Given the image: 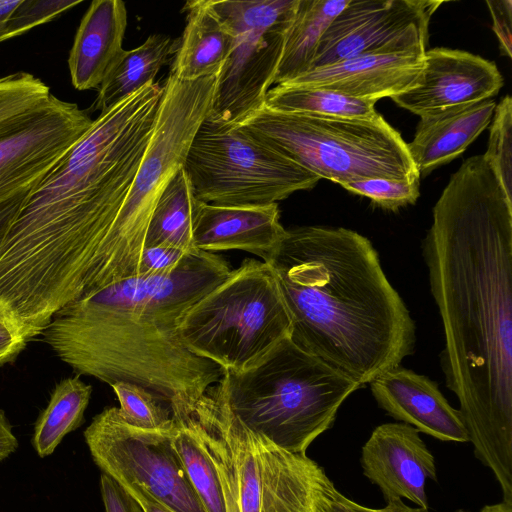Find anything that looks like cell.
<instances>
[{"label": "cell", "instance_id": "20", "mask_svg": "<svg viewBox=\"0 0 512 512\" xmlns=\"http://www.w3.org/2000/svg\"><path fill=\"white\" fill-rule=\"evenodd\" d=\"M127 10L121 0H94L85 12L69 52L68 67L76 90L99 88L122 52Z\"/></svg>", "mask_w": 512, "mask_h": 512}, {"label": "cell", "instance_id": "28", "mask_svg": "<svg viewBox=\"0 0 512 512\" xmlns=\"http://www.w3.org/2000/svg\"><path fill=\"white\" fill-rule=\"evenodd\" d=\"M265 105L271 109L325 118L373 119L375 102L329 89L279 84L271 88Z\"/></svg>", "mask_w": 512, "mask_h": 512}, {"label": "cell", "instance_id": "43", "mask_svg": "<svg viewBox=\"0 0 512 512\" xmlns=\"http://www.w3.org/2000/svg\"><path fill=\"white\" fill-rule=\"evenodd\" d=\"M480 512H512V504L501 502L493 505H486Z\"/></svg>", "mask_w": 512, "mask_h": 512}, {"label": "cell", "instance_id": "14", "mask_svg": "<svg viewBox=\"0 0 512 512\" xmlns=\"http://www.w3.org/2000/svg\"><path fill=\"white\" fill-rule=\"evenodd\" d=\"M93 120L76 103L51 95L0 127V203L30 191L87 132Z\"/></svg>", "mask_w": 512, "mask_h": 512}, {"label": "cell", "instance_id": "25", "mask_svg": "<svg viewBox=\"0 0 512 512\" xmlns=\"http://www.w3.org/2000/svg\"><path fill=\"white\" fill-rule=\"evenodd\" d=\"M349 0H299L274 77L279 85L312 69L320 39Z\"/></svg>", "mask_w": 512, "mask_h": 512}, {"label": "cell", "instance_id": "27", "mask_svg": "<svg viewBox=\"0 0 512 512\" xmlns=\"http://www.w3.org/2000/svg\"><path fill=\"white\" fill-rule=\"evenodd\" d=\"M91 394L92 386L79 375L56 384L34 426L31 443L40 457L51 455L68 433L82 425Z\"/></svg>", "mask_w": 512, "mask_h": 512}, {"label": "cell", "instance_id": "35", "mask_svg": "<svg viewBox=\"0 0 512 512\" xmlns=\"http://www.w3.org/2000/svg\"><path fill=\"white\" fill-rule=\"evenodd\" d=\"M189 252L163 245L147 247L140 260L138 276L153 277L169 274L179 266Z\"/></svg>", "mask_w": 512, "mask_h": 512}, {"label": "cell", "instance_id": "22", "mask_svg": "<svg viewBox=\"0 0 512 512\" xmlns=\"http://www.w3.org/2000/svg\"><path fill=\"white\" fill-rule=\"evenodd\" d=\"M186 26L176 48L170 75L196 80L217 75L232 45V32L210 0L186 2Z\"/></svg>", "mask_w": 512, "mask_h": 512}, {"label": "cell", "instance_id": "33", "mask_svg": "<svg viewBox=\"0 0 512 512\" xmlns=\"http://www.w3.org/2000/svg\"><path fill=\"white\" fill-rule=\"evenodd\" d=\"M81 2V0H21L6 23L1 42L45 24Z\"/></svg>", "mask_w": 512, "mask_h": 512}, {"label": "cell", "instance_id": "31", "mask_svg": "<svg viewBox=\"0 0 512 512\" xmlns=\"http://www.w3.org/2000/svg\"><path fill=\"white\" fill-rule=\"evenodd\" d=\"M51 95L50 88L31 73L0 77V127L42 106Z\"/></svg>", "mask_w": 512, "mask_h": 512}, {"label": "cell", "instance_id": "1", "mask_svg": "<svg viewBox=\"0 0 512 512\" xmlns=\"http://www.w3.org/2000/svg\"><path fill=\"white\" fill-rule=\"evenodd\" d=\"M440 313V365L474 455L512 500V200L483 155L467 158L422 242Z\"/></svg>", "mask_w": 512, "mask_h": 512}, {"label": "cell", "instance_id": "6", "mask_svg": "<svg viewBox=\"0 0 512 512\" xmlns=\"http://www.w3.org/2000/svg\"><path fill=\"white\" fill-rule=\"evenodd\" d=\"M237 126L319 179L341 186L371 178L420 179L407 143L380 114L373 119L325 118L264 105Z\"/></svg>", "mask_w": 512, "mask_h": 512}, {"label": "cell", "instance_id": "23", "mask_svg": "<svg viewBox=\"0 0 512 512\" xmlns=\"http://www.w3.org/2000/svg\"><path fill=\"white\" fill-rule=\"evenodd\" d=\"M173 419L174 448L206 512H239L217 460L191 413Z\"/></svg>", "mask_w": 512, "mask_h": 512}, {"label": "cell", "instance_id": "42", "mask_svg": "<svg viewBox=\"0 0 512 512\" xmlns=\"http://www.w3.org/2000/svg\"><path fill=\"white\" fill-rule=\"evenodd\" d=\"M20 2L21 0H0V43L5 31L6 23Z\"/></svg>", "mask_w": 512, "mask_h": 512}, {"label": "cell", "instance_id": "21", "mask_svg": "<svg viewBox=\"0 0 512 512\" xmlns=\"http://www.w3.org/2000/svg\"><path fill=\"white\" fill-rule=\"evenodd\" d=\"M496 102L487 99L420 118L408 153L419 175L447 164L461 155L488 127Z\"/></svg>", "mask_w": 512, "mask_h": 512}, {"label": "cell", "instance_id": "4", "mask_svg": "<svg viewBox=\"0 0 512 512\" xmlns=\"http://www.w3.org/2000/svg\"><path fill=\"white\" fill-rule=\"evenodd\" d=\"M268 264L291 317L290 339L341 374L363 386L414 352L415 322L367 237L296 227Z\"/></svg>", "mask_w": 512, "mask_h": 512}, {"label": "cell", "instance_id": "37", "mask_svg": "<svg viewBox=\"0 0 512 512\" xmlns=\"http://www.w3.org/2000/svg\"><path fill=\"white\" fill-rule=\"evenodd\" d=\"M486 4L492 16L493 31L498 39L501 54L512 57V1L488 0Z\"/></svg>", "mask_w": 512, "mask_h": 512}, {"label": "cell", "instance_id": "13", "mask_svg": "<svg viewBox=\"0 0 512 512\" xmlns=\"http://www.w3.org/2000/svg\"><path fill=\"white\" fill-rule=\"evenodd\" d=\"M441 1L349 0L320 39L312 69L368 53L426 49Z\"/></svg>", "mask_w": 512, "mask_h": 512}, {"label": "cell", "instance_id": "30", "mask_svg": "<svg viewBox=\"0 0 512 512\" xmlns=\"http://www.w3.org/2000/svg\"><path fill=\"white\" fill-rule=\"evenodd\" d=\"M485 161L506 196L512 200V99L504 96L496 104L491 119Z\"/></svg>", "mask_w": 512, "mask_h": 512}, {"label": "cell", "instance_id": "8", "mask_svg": "<svg viewBox=\"0 0 512 512\" xmlns=\"http://www.w3.org/2000/svg\"><path fill=\"white\" fill-rule=\"evenodd\" d=\"M191 415L239 512H314L328 478L314 460L280 448L248 429L209 390Z\"/></svg>", "mask_w": 512, "mask_h": 512}, {"label": "cell", "instance_id": "16", "mask_svg": "<svg viewBox=\"0 0 512 512\" xmlns=\"http://www.w3.org/2000/svg\"><path fill=\"white\" fill-rule=\"evenodd\" d=\"M360 464L386 503L405 498L428 509L426 482L437 481L436 463L413 426L402 422L377 426L361 449Z\"/></svg>", "mask_w": 512, "mask_h": 512}, {"label": "cell", "instance_id": "9", "mask_svg": "<svg viewBox=\"0 0 512 512\" xmlns=\"http://www.w3.org/2000/svg\"><path fill=\"white\" fill-rule=\"evenodd\" d=\"M195 198L218 206H264L313 188L317 176L235 124H200L183 166Z\"/></svg>", "mask_w": 512, "mask_h": 512}, {"label": "cell", "instance_id": "26", "mask_svg": "<svg viewBox=\"0 0 512 512\" xmlns=\"http://www.w3.org/2000/svg\"><path fill=\"white\" fill-rule=\"evenodd\" d=\"M198 202L184 168L180 169L157 201L147 230L146 248L163 245L187 252L195 250L192 228Z\"/></svg>", "mask_w": 512, "mask_h": 512}, {"label": "cell", "instance_id": "5", "mask_svg": "<svg viewBox=\"0 0 512 512\" xmlns=\"http://www.w3.org/2000/svg\"><path fill=\"white\" fill-rule=\"evenodd\" d=\"M362 385L286 338L242 371L226 370L209 392L248 429L306 454Z\"/></svg>", "mask_w": 512, "mask_h": 512}, {"label": "cell", "instance_id": "17", "mask_svg": "<svg viewBox=\"0 0 512 512\" xmlns=\"http://www.w3.org/2000/svg\"><path fill=\"white\" fill-rule=\"evenodd\" d=\"M369 385L378 406L395 420L440 441H469L459 410L427 376L397 365Z\"/></svg>", "mask_w": 512, "mask_h": 512}, {"label": "cell", "instance_id": "34", "mask_svg": "<svg viewBox=\"0 0 512 512\" xmlns=\"http://www.w3.org/2000/svg\"><path fill=\"white\" fill-rule=\"evenodd\" d=\"M314 512H429L421 507L406 505L402 499H394L382 508H370L358 504L339 492L327 478L323 483L314 504Z\"/></svg>", "mask_w": 512, "mask_h": 512}, {"label": "cell", "instance_id": "29", "mask_svg": "<svg viewBox=\"0 0 512 512\" xmlns=\"http://www.w3.org/2000/svg\"><path fill=\"white\" fill-rule=\"evenodd\" d=\"M111 387L120 403V414L128 424L146 430L174 426L170 409L145 388L129 382H117Z\"/></svg>", "mask_w": 512, "mask_h": 512}, {"label": "cell", "instance_id": "39", "mask_svg": "<svg viewBox=\"0 0 512 512\" xmlns=\"http://www.w3.org/2000/svg\"><path fill=\"white\" fill-rule=\"evenodd\" d=\"M28 192H22L0 203V245L15 221Z\"/></svg>", "mask_w": 512, "mask_h": 512}, {"label": "cell", "instance_id": "15", "mask_svg": "<svg viewBox=\"0 0 512 512\" xmlns=\"http://www.w3.org/2000/svg\"><path fill=\"white\" fill-rule=\"evenodd\" d=\"M503 84L494 62L467 51L436 47L425 51L413 85L391 99L421 118L491 99Z\"/></svg>", "mask_w": 512, "mask_h": 512}, {"label": "cell", "instance_id": "7", "mask_svg": "<svg viewBox=\"0 0 512 512\" xmlns=\"http://www.w3.org/2000/svg\"><path fill=\"white\" fill-rule=\"evenodd\" d=\"M291 329L276 272L255 259L232 269L179 320L181 337L191 352L235 372L289 338Z\"/></svg>", "mask_w": 512, "mask_h": 512}, {"label": "cell", "instance_id": "32", "mask_svg": "<svg viewBox=\"0 0 512 512\" xmlns=\"http://www.w3.org/2000/svg\"><path fill=\"white\" fill-rule=\"evenodd\" d=\"M342 187L353 194L365 196L376 206L390 211L415 204L420 195L419 181L371 178L349 182Z\"/></svg>", "mask_w": 512, "mask_h": 512}, {"label": "cell", "instance_id": "3", "mask_svg": "<svg viewBox=\"0 0 512 512\" xmlns=\"http://www.w3.org/2000/svg\"><path fill=\"white\" fill-rule=\"evenodd\" d=\"M231 270L223 257L193 250L169 274L125 279L67 304L39 336L76 375L136 384L173 418L188 415L224 369L189 350L179 320Z\"/></svg>", "mask_w": 512, "mask_h": 512}, {"label": "cell", "instance_id": "2", "mask_svg": "<svg viewBox=\"0 0 512 512\" xmlns=\"http://www.w3.org/2000/svg\"><path fill=\"white\" fill-rule=\"evenodd\" d=\"M146 85L93 120L28 192L0 245V284L56 312L125 280L114 231L158 115Z\"/></svg>", "mask_w": 512, "mask_h": 512}, {"label": "cell", "instance_id": "36", "mask_svg": "<svg viewBox=\"0 0 512 512\" xmlns=\"http://www.w3.org/2000/svg\"><path fill=\"white\" fill-rule=\"evenodd\" d=\"M29 341L18 322L0 304V367L13 363Z\"/></svg>", "mask_w": 512, "mask_h": 512}, {"label": "cell", "instance_id": "12", "mask_svg": "<svg viewBox=\"0 0 512 512\" xmlns=\"http://www.w3.org/2000/svg\"><path fill=\"white\" fill-rule=\"evenodd\" d=\"M174 428H137L118 407H107L85 429L84 439L95 464L117 483L140 486L174 512H206L174 448Z\"/></svg>", "mask_w": 512, "mask_h": 512}, {"label": "cell", "instance_id": "41", "mask_svg": "<svg viewBox=\"0 0 512 512\" xmlns=\"http://www.w3.org/2000/svg\"><path fill=\"white\" fill-rule=\"evenodd\" d=\"M18 448V440L3 410L0 409V461L9 457Z\"/></svg>", "mask_w": 512, "mask_h": 512}, {"label": "cell", "instance_id": "38", "mask_svg": "<svg viewBox=\"0 0 512 512\" xmlns=\"http://www.w3.org/2000/svg\"><path fill=\"white\" fill-rule=\"evenodd\" d=\"M100 490L105 512H143L135 499L104 473L100 477Z\"/></svg>", "mask_w": 512, "mask_h": 512}, {"label": "cell", "instance_id": "19", "mask_svg": "<svg viewBox=\"0 0 512 512\" xmlns=\"http://www.w3.org/2000/svg\"><path fill=\"white\" fill-rule=\"evenodd\" d=\"M286 229L278 203L264 206H218L198 202L192 228L195 249L242 250L269 263Z\"/></svg>", "mask_w": 512, "mask_h": 512}, {"label": "cell", "instance_id": "40", "mask_svg": "<svg viewBox=\"0 0 512 512\" xmlns=\"http://www.w3.org/2000/svg\"><path fill=\"white\" fill-rule=\"evenodd\" d=\"M119 484V483H118ZM121 485L135 501L139 504L143 512H174L153 498L147 491L133 483H124Z\"/></svg>", "mask_w": 512, "mask_h": 512}, {"label": "cell", "instance_id": "11", "mask_svg": "<svg viewBox=\"0 0 512 512\" xmlns=\"http://www.w3.org/2000/svg\"><path fill=\"white\" fill-rule=\"evenodd\" d=\"M210 1L233 36L210 115L237 125L265 105L299 0Z\"/></svg>", "mask_w": 512, "mask_h": 512}, {"label": "cell", "instance_id": "10", "mask_svg": "<svg viewBox=\"0 0 512 512\" xmlns=\"http://www.w3.org/2000/svg\"><path fill=\"white\" fill-rule=\"evenodd\" d=\"M217 75L179 80L169 74L151 138L115 225L126 279L138 276L146 235L162 192L183 168L191 142L213 103Z\"/></svg>", "mask_w": 512, "mask_h": 512}, {"label": "cell", "instance_id": "18", "mask_svg": "<svg viewBox=\"0 0 512 512\" xmlns=\"http://www.w3.org/2000/svg\"><path fill=\"white\" fill-rule=\"evenodd\" d=\"M426 49L368 53L311 69L286 85L333 90L377 102L392 98L413 85L423 67Z\"/></svg>", "mask_w": 512, "mask_h": 512}, {"label": "cell", "instance_id": "24", "mask_svg": "<svg viewBox=\"0 0 512 512\" xmlns=\"http://www.w3.org/2000/svg\"><path fill=\"white\" fill-rule=\"evenodd\" d=\"M176 42L167 35L153 34L132 50H124L98 88L93 110L104 112L146 85L154 83Z\"/></svg>", "mask_w": 512, "mask_h": 512}]
</instances>
